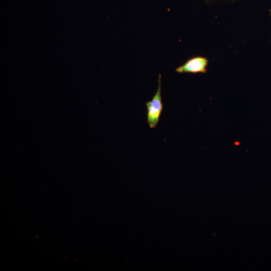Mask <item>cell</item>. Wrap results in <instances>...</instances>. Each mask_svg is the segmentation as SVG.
I'll return each instance as SVG.
<instances>
[{
	"mask_svg": "<svg viewBox=\"0 0 271 271\" xmlns=\"http://www.w3.org/2000/svg\"><path fill=\"white\" fill-rule=\"evenodd\" d=\"M161 75H159L158 87L151 101L146 103L147 109V121L149 127L153 128L158 124L163 108L161 95Z\"/></svg>",
	"mask_w": 271,
	"mask_h": 271,
	"instance_id": "6da1fadb",
	"label": "cell"
},
{
	"mask_svg": "<svg viewBox=\"0 0 271 271\" xmlns=\"http://www.w3.org/2000/svg\"><path fill=\"white\" fill-rule=\"evenodd\" d=\"M270 15H271V11H270Z\"/></svg>",
	"mask_w": 271,
	"mask_h": 271,
	"instance_id": "3957f363",
	"label": "cell"
},
{
	"mask_svg": "<svg viewBox=\"0 0 271 271\" xmlns=\"http://www.w3.org/2000/svg\"><path fill=\"white\" fill-rule=\"evenodd\" d=\"M208 60L204 57H196L188 60L184 64L176 68L179 73H206Z\"/></svg>",
	"mask_w": 271,
	"mask_h": 271,
	"instance_id": "7a4b0ae2",
	"label": "cell"
}]
</instances>
